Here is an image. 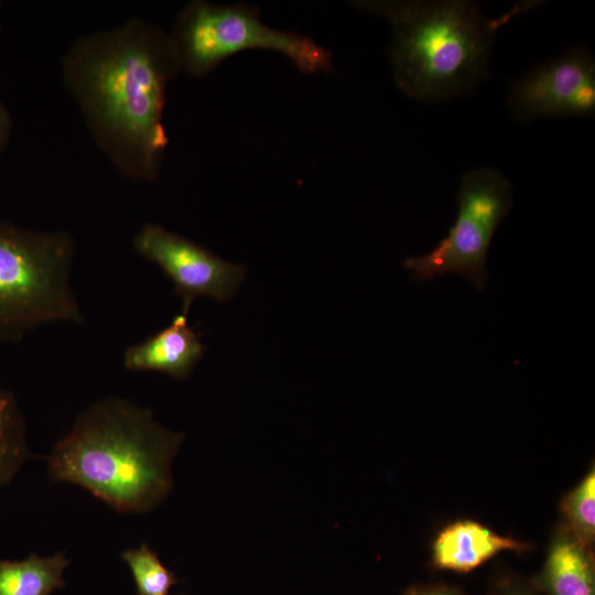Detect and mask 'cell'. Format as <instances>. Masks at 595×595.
<instances>
[{"instance_id": "15", "label": "cell", "mask_w": 595, "mask_h": 595, "mask_svg": "<svg viewBox=\"0 0 595 595\" xmlns=\"http://www.w3.org/2000/svg\"><path fill=\"white\" fill-rule=\"evenodd\" d=\"M121 558L133 575L138 595H167L178 582L147 543L123 551Z\"/></svg>"}, {"instance_id": "6", "label": "cell", "mask_w": 595, "mask_h": 595, "mask_svg": "<svg viewBox=\"0 0 595 595\" xmlns=\"http://www.w3.org/2000/svg\"><path fill=\"white\" fill-rule=\"evenodd\" d=\"M511 194L509 180L494 167L465 173L457 192V217L447 236L429 253L405 259L403 266L416 281L456 273L484 291L487 253L497 227L511 208Z\"/></svg>"}, {"instance_id": "10", "label": "cell", "mask_w": 595, "mask_h": 595, "mask_svg": "<svg viewBox=\"0 0 595 595\" xmlns=\"http://www.w3.org/2000/svg\"><path fill=\"white\" fill-rule=\"evenodd\" d=\"M530 545L500 536L479 522L464 519L446 526L435 538L433 563L444 570L467 573L501 551H522Z\"/></svg>"}, {"instance_id": "5", "label": "cell", "mask_w": 595, "mask_h": 595, "mask_svg": "<svg viewBox=\"0 0 595 595\" xmlns=\"http://www.w3.org/2000/svg\"><path fill=\"white\" fill-rule=\"evenodd\" d=\"M170 34L181 71L203 77L223 61L248 50H266L288 57L304 74L328 73L333 53L314 39L266 24L259 8L247 3H187Z\"/></svg>"}, {"instance_id": "13", "label": "cell", "mask_w": 595, "mask_h": 595, "mask_svg": "<svg viewBox=\"0 0 595 595\" xmlns=\"http://www.w3.org/2000/svg\"><path fill=\"white\" fill-rule=\"evenodd\" d=\"M25 422L15 396L0 388V486L9 484L28 457Z\"/></svg>"}, {"instance_id": "17", "label": "cell", "mask_w": 595, "mask_h": 595, "mask_svg": "<svg viewBox=\"0 0 595 595\" xmlns=\"http://www.w3.org/2000/svg\"><path fill=\"white\" fill-rule=\"evenodd\" d=\"M409 595H459L456 592L446 589V588H422L414 589Z\"/></svg>"}, {"instance_id": "9", "label": "cell", "mask_w": 595, "mask_h": 595, "mask_svg": "<svg viewBox=\"0 0 595 595\" xmlns=\"http://www.w3.org/2000/svg\"><path fill=\"white\" fill-rule=\"evenodd\" d=\"M204 351L199 336L187 323V314L182 312L156 334L129 346L122 360L128 370L158 371L182 380L191 375Z\"/></svg>"}, {"instance_id": "11", "label": "cell", "mask_w": 595, "mask_h": 595, "mask_svg": "<svg viewBox=\"0 0 595 595\" xmlns=\"http://www.w3.org/2000/svg\"><path fill=\"white\" fill-rule=\"evenodd\" d=\"M542 583L549 595H595L591 548L565 526L558 530L550 544Z\"/></svg>"}, {"instance_id": "18", "label": "cell", "mask_w": 595, "mask_h": 595, "mask_svg": "<svg viewBox=\"0 0 595 595\" xmlns=\"http://www.w3.org/2000/svg\"><path fill=\"white\" fill-rule=\"evenodd\" d=\"M502 595H531V594L521 588L509 587L504 592Z\"/></svg>"}, {"instance_id": "1", "label": "cell", "mask_w": 595, "mask_h": 595, "mask_svg": "<svg viewBox=\"0 0 595 595\" xmlns=\"http://www.w3.org/2000/svg\"><path fill=\"white\" fill-rule=\"evenodd\" d=\"M62 67L99 149L125 176L155 181L169 143L166 89L181 71L170 34L132 18L75 40Z\"/></svg>"}, {"instance_id": "8", "label": "cell", "mask_w": 595, "mask_h": 595, "mask_svg": "<svg viewBox=\"0 0 595 595\" xmlns=\"http://www.w3.org/2000/svg\"><path fill=\"white\" fill-rule=\"evenodd\" d=\"M512 116L520 121L540 117H593L595 61L582 47L567 51L517 80L508 97Z\"/></svg>"}, {"instance_id": "3", "label": "cell", "mask_w": 595, "mask_h": 595, "mask_svg": "<svg viewBox=\"0 0 595 595\" xmlns=\"http://www.w3.org/2000/svg\"><path fill=\"white\" fill-rule=\"evenodd\" d=\"M360 11L389 21V57L398 87L426 101L452 99L488 75L497 30L538 1H521L498 18H487L468 0H359Z\"/></svg>"}, {"instance_id": "14", "label": "cell", "mask_w": 595, "mask_h": 595, "mask_svg": "<svg viewBox=\"0 0 595 595\" xmlns=\"http://www.w3.org/2000/svg\"><path fill=\"white\" fill-rule=\"evenodd\" d=\"M561 510L565 527L584 545L591 548L595 539V469L563 499Z\"/></svg>"}, {"instance_id": "4", "label": "cell", "mask_w": 595, "mask_h": 595, "mask_svg": "<svg viewBox=\"0 0 595 595\" xmlns=\"http://www.w3.org/2000/svg\"><path fill=\"white\" fill-rule=\"evenodd\" d=\"M75 252L65 230L0 224V342L45 324L85 321L72 285Z\"/></svg>"}, {"instance_id": "7", "label": "cell", "mask_w": 595, "mask_h": 595, "mask_svg": "<svg viewBox=\"0 0 595 595\" xmlns=\"http://www.w3.org/2000/svg\"><path fill=\"white\" fill-rule=\"evenodd\" d=\"M132 245L141 257L155 263L171 279L185 314L199 296L219 302L230 300L246 275L242 264L226 261L204 246L158 224L143 225Z\"/></svg>"}, {"instance_id": "12", "label": "cell", "mask_w": 595, "mask_h": 595, "mask_svg": "<svg viewBox=\"0 0 595 595\" xmlns=\"http://www.w3.org/2000/svg\"><path fill=\"white\" fill-rule=\"evenodd\" d=\"M69 561L62 552L51 556L30 554L21 561L0 560V595H50L65 585Z\"/></svg>"}, {"instance_id": "16", "label": "cell", "mask_w": 595, "mask_h": 595, "mask_svg": "<svg viewBox=\"0 0 595 595\" xmlns=\"http://www.w3.org/2000/svg\"><path fill=\"white\" fill-rule=\"evenodd\" d=\"M12 130V118L4 104L0 100V154L6 149Z\"/></svg>"}, {"instance_id": "19", "label": "cell", "mask_w": 595, "mask_h": 595, "mask_svg": "<svg viewBox=\"0 0 595 595\" xmlns=\"http://www.w3.org/2000/svg\"><path fill=\"white\" fill-rule=\"evenodd\" d=\"M0 10H1V2H0ZM0 33H1V20H0Z\"/></svg>"}, {"instance_id": "2", "label": "cell", "mask_w": 595, "mask_h": 595, "mask_svg": "<svg viewBox=\"0 0 595 595\" xmlns=\"http://www.w3.org/2000/svg\"><path fill=\"white\" fill-rule=\"evenodd\" d=\"M184 435L159 424L151 410L107 398L82 412L52 448L48 475L80 486L120 512H147L173 487L172 461Z\"/></svg>"}]
</instances>
